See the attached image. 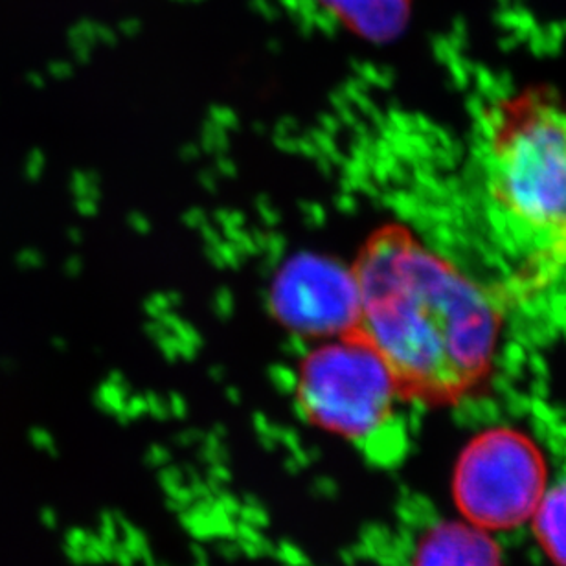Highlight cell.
Returning a JSON list of instances; mask_svg holds the SVG:
<instances>
[{
  "mask_svg": "<svg viewBox=\"0 0 566 566\" xmlns=\"http://www.w3.org/2000/svg\"><path fill=\"white\" fill-rule=\"evenodd\" d=\"M357 332L392 371L399 392L451 398L490 370L501 318L484 289L399 224L377 230L352 268Z\"/></svg>",
  "mask_w": 566,
  "mask_h": 566,
  "instance_id": "obj_1",
  "label": "cell"
},
{
  "mask_svg": "<svg viewBox=\"0 0 566 566\" xmlns=\"http://www.w3.org/2000/svg\"><path fill=\"white\" fill-rule=\"evenodd\" d=\"M294 392L311 423L368 443L392 421L399 387L381 355L355 329L304 355Z\"/></svg>",
  "mask_w": 566,
  "mask_h": 566,
  "instance_id": "obj_3",
  "label": "cell"
},
{
  "mask_svg": "<svg viewBox=\"0 0 566 566\" xmlns=\"http://www.w3.org/2000/svg\"><path fill=\"white\" fill-rule=\"evenodd\" d=\"M333 21L366 38H388L396 32L409 0H315Z\"/></svg>",
  "mask_w": 566,
  "mask_h": 566,
  "instance_id": "obj_7",
  "label": "cell"
},
{
  "mask_svg": "<svg viewBox=\"0 0 566 566\" xmlns=\"http://www.w3.org/2000/svg\"><path fill=\"white\" fill-rule=\"evenodd\" d=\"M488 230L507 260L537 276L566 271V113L546 91L491 105L473 151Z\"/></svg>",
  "mask_w": 566,
  "mask_h": 566,
  "instance_id": "obj_2",
  "label": "cell"
},
{
  "mask_svg": "<svg viewBox=\"0 0 566 566\" xmlns=\"http://www.w3.org/2000/svg\"><path fill=\"white\" fill-rule=\"evenodd\" d=\"M534 517L546 552L566 566V480L546 488Z\"/></svg>",
  "mask_w": 566,
  "mask_h": 566,
  "instance_id": "obj_8",
  "label": "cell"
},
{
  "mask_svg": "<svg viewBox=\"0 0 566 566\" xmlns=\"http://www.w3.org/2000/svg\"><path fill=\"white\" fill-rule=\"evenodd\" d=\"M457 501L480 528H512L532 517L545 493V465L524 436L507 429L480 436L463 452Z\"/></svg>",
  "mask_w": 566,
  "mask_h": 566,
  "instance_id": "obj_4",
  "label": "cell"
},
{
  "mask_svg": "<svg viewBox=\"0 0 566 566\" xmlns=\"http://www.w3.org/2000/svg\"><path fill=\"white\" fill-rule=\"evenodd\" d=\"M269 310L298 338H332L359 326V287L352 269L332 258L298 254L269 289Z\"/></svg>",
  "mask_w": 566,
  "mask_h": 566,
  "instance_id": "obj_5",
  "label": "cell"
},
{
  "mask_svg": "<svg viewBox=\"0 0 566 566\" xmlns=\"http://www.w3.org/2000/svg\"><path fill=\"white\" fill-rule=\"evenodd\" d=\"M415 566H501V562L484 528L443 524L421 541Z\"/></svg>",
  "mask_w": 566,
  "mask_h": 566,
  "instance_id": "obj_6",
  "label": "cell"
}]
</instances>
